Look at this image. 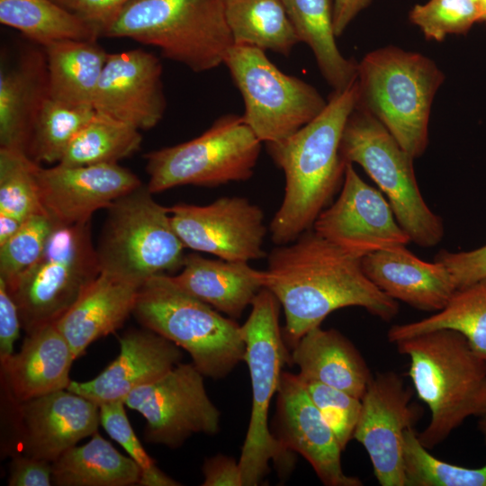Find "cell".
<instances>
[{
	"label": "cell",
	"instance_id": "obj_35",
	"mask_svg": "<svg viewBox=\"0 0 486 486\" xmlns=\"http://www.w3.org/2000/svg\"><path fill=\"white\" fill-rule=\"evenodd\" d=\"M94 112L93 106L75 105L49 95L35 118L26 154L38 164H58Z\"/></svg>",
	"mask_w": 486,
	"mask_h": 486
},
{
	"label": "cell",
	"instance_id": "obj_5",
	"mask_svg": "<svg viewBox=\"0 0 486 486\" xmlns=\"http://www.w3.org/2000/svg\"><path fill=\"white\" fill-rule=\"evenodd\" d=\"M104 36L154 46L194 72L224 64L234 45L225 0H131Z\"/></svg>",
	"mask_w": 486,
	"mask_h": 486
},
{
	"label": "cell",
	"instance_id": "obj_33",
	"mask_svg": "<svg viewBox=\"0 0 486 486\" xmlns=\"http://www.w3.org/2000/svg\"><path fill=\"white\" fill-rule=\"evenodd\" d=\"M0 22L43 47L61 40H96L100 36L76 14L52 0H0Z\"/></svg>",
	"mask_w": 486,
	"mask_h": 486
},
{
	"label": "cell",
	"instance_id": "obj_11",
	"mask_svg": "<svg viewBox=\"0 0 486 486\" xmlns=\"http://www.w3.org/2000/svg\"><path fill=\"white\" fill-rule=\"evenodd\" d=\"M261 143L242 116L223 115L191 140L147 153V186L157 194L181 185L215 187L248 180Z\"/></svg>",
	"mask_w": 486,
	"mask_h": 486
},
{
	"label": "cell",
	"instance_id": "obj_16",
	"mask_svg": "<svg viewBox=\"0 0 486 486\" xmlns=\"http://www.w3.org/2000/svg\"><path fill=\"white\" fill-rule=\"evenodd\" d=\"M412 394L397 374L388 372L373 376L361 399L354 438L366 450L382 486H406L402 442L416 418Z\"/></svg>",
	"mask_w": 486,
	"mask_h": 486
},
{
	"label": "cell",
	"instance_id": "obj_30",
	"mask_svg": "<svg viewBox=\"0 0 486 486\" xmlns=\"http://www.w3.org/2000/svg\"><path fill=\"white\" fill-rule=\"evenodd\" d=\"M140 468L97 431L90 441L73 446L52 463V482L58 486H130L139 484Z\"/></svg>",
	"mask_w": 486,
	"mask_h": 486
},
{
	"label": "cell",
	"instance_id": "obj_19",
	"mask_svg": "<svg viewBox=\"0 0 486 486\" xmlns=\"http://www.w3.org/2000/svg\"><path fill=\"white\" fill-rule=\"evenodd\" d=\"M161 76V62L150 52L137 49L109 53L93 107L140 130L152 129L166 107Z\"/></svg>",
	"mask_w": 486,
	"mask_h": 486
},
{
	"label": "cell",
	"instance_id": "obj_8",
	"mask_svg": "<svg viewBox=\"0 0 486 486\" xmlns=\"http://www.w3.org/2000/svg\"><path fill=\"white\" fill-rule=\"evenodd\" d=\"M143 184L116 199L106 210L95 247L101 272L139 285L182 268L184 246L168 208L157 202Z\"/></svg>",
	"mask_w": 486,
	"mask_h": 486
},
{
	"label": "cell",
	"instance_id": "obj_3",
	"mask_svg": "<svg viewBox=\"0 0 486 486\" xmlns=\"http://www.w3.org/2000/svg\"><path fill=\"white\" fill-rule=\"evenodd\" d=\"M410 359L408 374L430 420L418 434L434 448L472 416L486 413V363L461 333L438 329L395 342Z\"/></svg>",
	"mask_w": 486,
	"mask_h": 486
},
{
	"label": "cell",
	"instance_id": "obj_49",
	"mask_svg": "<svg viewBox=\"0 0 486 486\" xmlns=\"http://www.w3.org/2000/svg\"><path fill=\"white\" fill-rule=\"evenodd\" d=\"M479 8V22H486V0H476Z\"/></svg>",
	"mask_w": 486,
	"mask_h": 486
},
{
	"label": "cell",
	"instance_id": "obj_18",
	"mask_svg": "<svg viewBox=\"0 0 486 486\" xmlns=\"http://www.w3.org/2000/svg\"><path fill=\"white\" fill-rule=\"evenodd\" d=\"M37 182L44 212L61 225L90 220L94 212L107 209L142 184L134 173L118 163L39 166Z\"/></svg>",
	"mask_w": 486,
	"mask_h": 486
},
{
	"label": "cell",
	"instance_id": "obj_34",
	"mask_svg": "<svg viewBox=\"0 0 486 486\" xmlns=\"http://www.w3.org/2000/svg\"><path fill=\"white\" fill-rule=\"evenodd\" d=\"M141 142L140 130L95 111L70 142L58 164L86 166L118 163L137 152Z\"/></svg>",
	"mask_w": 486,
	"mask_h": 486
},
{
	"label": "cell",
	"instance_id": "obj_20",
	"mask_svg": "<svg viewBox=\"0 0 486 486\" xmlns=\"http://www.w3.org/2000/svg\"><path fill=\"white\" fill-rule=\"evenodd\" d=\"M278 436L285 448L302 454L327 486H361L343 472L335 435L310 398L299 374L283 372L277 391Z\"/></svg>",
	"mask_w": 486,
	"mask_h": 486
},
{
	"label": "cell",
	"instance_id": "obj_10",
	"mask_svg": "<svg viewBox=\"0 0 486 486\" xmlns=\"http://www.w3.org/2000/svg\"><path fill=\"white\" fill-rule=\"evenodd\" d=\"M100 273L91 220L56 223L40 258L7 285L26 334L55 323Z\"/></svg>",
	"mask_w": 486,
	"mask_h": 486
},
{
	"label": "cell",
	"instance_id": "obj_9",
	"mask_svg": "<svg viewBox=\"0 0 486 486\" xmlns=\"http://www.w3.org/2000/svg\"><path fill=\"white\" fill-rule=\"evenodd\" d=\"M340 153L346 164L361 166L378 185L410 242L430 248L442 240L443 220L421 195L414 158L374 116L356 106L343 130Z\"/></svg>",
	"mask_w": 486,
	"mask_h": 486
},
{
	"label": "cell",
	"instance_id": "obj_29",
	"mask_svg": "<svg viewBox=\"0 0 486 486\" xmlns=\"http://www.w3.org/2000/svg\"><path fill=\"white\" fill-rule=\"evenodd\" d=\"M299 41L313 52L322 76L340 92L357 77L358 62L345 58L336 43L330 0H281Z\"/></svg>",
	"mask_w": 486,
	"mask_h": 486
},
{
	"label": "cell",
	"instance_id": "obj_14",
	"mask_svg": "<svg viewBox=\"0 0 486 486\" xmlns=\"http://www.w3.org/2000/svg\"><path fill=\"white\" fill-rule=\"evenodd\" d=\"M172 226L184 248L232 262L266 256L267 229L259 206L244 197H220L207 205L168 208Z\"/></svg>",
	"mask_w": 486,
	"mask_h": 486
},
{
	"label": "cell",
	"instance_id": "obj_2",
	"mask_svg": "<svg viewBox=\"0 0 486 486\" xmlns=\"http://www.w3.org/2000/svg\"><path fill=\"white\" fill-rule=\"evenodd\" d=\"M357 99L356 80L346 89L333 92L324 110L295 133L266 143L285 179L282 203L269 225L274 244L291 243L311 230L342 185L346 163L340 142Z\"/></svg>",
	"mask_w": 486,
	"mask_h": 486
},
{
	"label": "cell",
	"instance_id": "obj_21",
	"mask_svg": "<svg viewBox=\"0 0 486 486\" xmlns=\"http://www.w3.org/2000/svg\"><path fill=\"white\" fill-rule=\"evenodd\" d=\"M118 356L96 377L71 381L68 390L98 406L123 401L134 390L148 384L180 363V347L163 336L144 328L119 338Z\"/></svg>",
	"mask_w": 486,
	"mask_h": 486
},
{
	"label": "cell",
	"instance_id": "obj_4",
	"mask_svg": "<svg viewBox=\"0 0 486 486\" xmlns=\"http://www.w3.org/2000/svg\"><path fill=\"white\" fill-rule=\"evenodd\" d=\"M444 80L429 58L395 46L379 48L358 62L356 107L374 116L415 159L428 147L432 103Z\"/></svg>",
	"mask_w": 486,
	"mask_h": 486
},
{
	"label": "cell",
	"instance_id": "obj_45",
	"mask_svg": "<svg viewBox=\"0 0 486 486\" xmlns=\"http://www.w3.org/2000/svg\"><path fill=\"white\" fill-rule=\"evenodd\" d=\"M22 327L18 307L7 284L0 278V363L14 354V345Z\"/></svg>",
	"mask_w": 486,
	"mask_h": 486
},
{
	"label": "cell",
	"instance_id": "obj_31",
	"mask_svg": "<svg viewBox=\"0 0 486 486\" xmlns=\"http://www.w3.org/2000/svg\"><path fill=\"white\" fill-rule=\"evenodd\" d=\"M452 329L465 337L474 353L486 363V278L456 289L446 305L422 320L393 325L388 340L397 342L420 334Z\"/></svg>",
	"mask_w": 486,
	"mask_h": 486
},
{
	"label": "cell",
	"instance_id": "obj_1",
	"mask_svg": "<svg viewBox=\"0 0 486 486\" xmlns=\"http://www.w3.org/2000/svg\"><path fill=\"white\" fill-rule=\"evenodd\" d=\"M361 259L312 229L271 251L264 271V288L284 309L283 334L291 347L342 308L361 307L383 320L397 315V301L366 276Z\"/></svg>",
	"mask_w": 486,
	"mask_h": 486
},
{
	"label": "cell",
	"instance_id": "obj_12",
	"mask_svg": "<svg viewBox=\"0 0 486 486\" xmlns=\"http://www.w3.org/2000/svg\"><path fill=\"white\" fill-rule=\"evenodd\" d=\"M224 65L243 98L242 117L261 142L286 139L327 105L315 87L282 72L258 48L234 44Z\"/></svg>",
	"mask_w": 486,
	"mask_h": 486
},
{
	"label": "cell",
	"instance_id": "obj_24",
	"mask_svg": "<svg viewBox=\"0 0 486 486\" xmlns=\"http://www.w3.org/2000/svg\"><path fill=\"white\" fill-rule=\"evenodd\" d=\"M140 285L101 272L56 322L77 359L94 341L121 328L132 314Z\"/></svg>",
	"mask_w": 486,
	"mask_h": 486
},
{
	"label": "cell",
	"instance_id": "obj_46",
	"mask_svg": "<svg viewBox=\"0 0 486 486\" xmlns=\"http://www.w3.org/2000/svg\"><path fill=\"white\" fill-rule=\"evenodd\" d=\"M202 486H244L238 461L221 454L205 460Z\"/></svg>",
	"mask_w": 486,
	"mask_h": 486
},
{
	"label": "cell",
	"instance_id": "obj_23",
	"mask_svg": "<svg viewBox=\"0 0 486 486\" xmlns=\"http://www.w3.org/2000/svg\"><path fill=\"white\" fill-rule=\"evenodd\" d=\"M26 335L20 351L1 364L9 398L21 402L68 389L76 357L55 323Z\"/></svg>",
	"mask_w": 486,
	"mask_h": 486
},
{
	"label": "cell",
	"instance_id": "obj_36",
	"mask_svg": "<svg viewBox=\"0 0 486 486\" xmlns=\"http://www.w3.org/2000/svg\"><path fill=\"white\" fill-rule=\"evenodd\" d=\"M402 459L406 486H486V464L466 468L436 458L413 428L404 433Z\"/></svg>",
	"mask_w": 486,
	"mask_h": 486
},
{
	"label": "cell",
	"instance_id": "obj_51",
	"mask_svg": "<svg viewBox=\"0 0 486 486\" xmlns=\"http://www.w3.org/2000/svg\"><path fill=\"white\" fill-rule=\"evenodd\" d=\"M56 4L61 5L62 7L70 10L73 4L74 0H52Z\"/></svg>",
	"mask_w": 486,
	"mask_h": 486
},
{
	"label": "cell",
	"instance_id": "obj_37",
	"mask_svg": "<svg viewBox=\"0 0 486 486\" xmlns=\"http://www.w3.org/2000/svg\"><path fill=\"white\" fill-rule=\"evenodd\" d=\"M39 166L22 150L0 148V212L22 220L45 212L37 182Z\"/></svg>",
	"mask_w": 486,
	"mask_h": 486
},
{
	"label": "cell",
	"instance_id": "obj_26",
	"mask_svg": "<svg viewBox=\"0 0 486 486\" xmlns=\"http://www.w3.org/2000/svg\"><path fill=\"white\" fill-rule=\"evenodd\" d=\"M290 360L306 382H320L362 399L373 377L356 346L338 330L320 326L292 347Z\"/></svg>",
	"mask_w": 486,
	"mask_h": 486
},
{
	"label": "cell",
	"instance_id": "obj_39",
	"mask_svg": "<svg viewBox=\"0 0 486 486\" xmlns=\"http://www.w3.org/2000/svg\"><path fill=\"white\" fill-rule=\"evenodd\" d=\"M428 40L442 41L447 35L466 33L479 22L476 0H429L416 4L409 15Z\"/></svg>",
	"mask_w": 486,
	"mask_h": 486
},
{
	"label": "cell",
	"instance_id": "obj_22",
	"mask_svg": "<svg viewBox=\"0 0 486 486\" xmlns=\"http://www.w3.org/2000/svg\"><path fill=\"white\" fill-rule=\"evenodd\" d=\"M361 262L366 276L381 291L420 310H442L456 290L445 266L421 260L406 245L368 254Z\"/></svg>",
	"mask_w": 486,
	"mask_h": 486
},
{
	"label": "cell",
	"instance_id": "obj_48",
	"mask_svg": "<svg viewBox=\"0 0 486 486\" xmlns=\"http://www.w3.org/2000/svg\"><path fill=\"white\" fill-rule=\"evenodd\" d=\"M23 221L16 217L0 212V246L19 230Z\"/></svg>",
	"mask_w": 486,
	"mask_h": 486
},
{
	"label": "cell",
	"instance_id": "obj_47",
	"mask_svg": "<svg viewBox=\"0 0 486 486\" xmlns=\"http://www.w3.org/2000/svg\"><path fill=\"white\" fill-rule=\"evenodd\" d=\"M371 0H333V23L335 33L340 36L356 16Z\"/></svg>",
	"mask_w": 486,
	"mask_h": 486
},
{
	"label": "cell",
	"instance_id": "obj_17",
	"mask_svg": "<svg viewBox=\"0 0 486 486\" xmlns=\"http://www.w3.org/2000/svg\"><path fill=\"white\" fill-rule=\"evenodd\" d=\"M22 454L53 463L100 424L99 406L68 389L24 401L9 398Z\"/></svg>",
	"mask_w": 486,
	"mask_h": 486
},
{
	"label": "cell",
	"instance_id": "obj_13",
	"mask_svg": "<svg viewBox=\"0 0 486 486\" xmlns=\"http://www.w3.org/2000/svg\"><path fill=\"white\" fill-rule=\"evenodd\" d=\"M203 377L193 363H179L129 394L124 404L144 417L146 441L177 448L194 434L219 431L220 412L208 396Z\"/></svg>",
	"mask_w": 486,
	"mask_h": 486
},
{
	"label": "cell",
	"instance_id": "obj_27",
	"mask_svg": "<svg viewBox=\"0 0 486 486\" xmlns=\"http://www.w3.org/2000/svg\"><path fill=\"white\" fill-rule=\"evenodd\" d=\"M45 54L25 53L13 67L0 69V145L26 153L39 110L49 96Z\"/></svg>",
	"mask_w": 486,
	"mask_h": 486
},
{
	"label": "cell",
	"instance_id": "obj_42",
	"mask_svg": "<svg viewBox=\"0 0 486 486\" xmlns=\"http://www.w3.org/2000/svg\"><path fill=\"white\" fill-rule=\"evenodd\" d=\"M434 260L446 267L456 289L486 278V245L469 251L441 250Z\"/></svg>",
	"mask_w": 486,
	"mask_h": 486
},
{
	"label": "cell",
	"instance_id": "obj_41",
	"mask_svg": "<svg viewBox=\"0 0 486 486\" xmlns=\"http://www.w3.org/2000/svg\"><path fill=\"white\" fill-rule=\"evenodd\" d=\"M303 382L310 398L344 450L354 437L362 407L361 399L320 382Z\"/></svg>",
	"mask_w": 486,
	"mask_h": 486
},
{
	"label": "cell",
	"instance_id": "obj_32",
	"mask_svg": "<svg viewBox=\"0 0 486 486\" xmlns=\"http://www.w3.org/2000/svg\"><path fill=\"white\" fill-rule=\"evenodd\" d=\"M234 44L288 56L300 42L281 0H225Z\"/></svg>",
	"mask_w": 486,
	"mask_h": 486
},
{
	"label": "cell",
	"instance_id": "obj_25",
	"mask_svg": "<svg viewBox=\"0 0 486 486\" xmlns=\"http://www.w3.org/2000/svg\"><path fill=\"white\" fill-rule=\"evenodd\" d=\"M170 276L180 289L233 320L264 288V271L248 262L210 259L194 253L185 256L181 273Z\"/></svg>",
	"mask_w": 486,
	"mask_h": 486
},
{
	"label": "cell",
	"instance_id": "obj_28",
	"mask_svg": "<svg viewBox=\"0 0 486 486\" xmlns=\"http://www.w3.org/2000/svg\"><path fill=\"white\" fill-rule=\"evenodd\" d=\"M51 98L93 106L108 54L96 40H61L43 47Z\"/></svg>",
	"mask_w": 486,
	"mask_h": 486
},
{
	"label": "cell",
	"instance_id": "obj_44",
	"mask_svg": "<svg viewBox=\"0 0 486 486\" xmlns=\"http://www.w3.org/2000/svg\"><path fill=\"white\" fill-rule=\"evenodd\" d=\"M131 0H74L70 11L90 24L100 36Z\"/></svg>",
	"mask_w": 486,
	"mask_h": 486
},
{
	"label": "cell",
	"instance_id": "obj_6",
	"mask_svg": "<svg viewBox=\"0 0 486 486\" xmlns=\"http://www.w3.org/2000/svg\"><path fill=\"white\" fill-rule=\"evenodd\" d=\"M132 314L144 328L184 349L204 377L223 378L244 361L241 326L180 289L168 274L140 286Z\"/></svg>",
	"mask_w": 486,
	"mask_h": 486
},
{
	"label": "cell",
	"instance_id": "obj_15",
	"mask_svg": "<svg viewBox=\"0 0 486 486\" xmlns=\"http://www.w3.org/2000/svg\"><path fill=\"white\" fill-rule=\"evenodd\" d=\"M312 230L360 258L410 242L383 194L365 183L350 163L338 199L320 213Z\"/></svg>",
	"mask_w": 486,
	"mask_h": 486
},
{
	"label": "cell",
	"instance_id": "obj_50",
	"mask_svg": "<svg viewBox=\"0 0 486 486\" xmlns=\"http://www.w3.org/2000/svg\"><path fill=\"white\" fill-rule=\"evenodd\" d=\"M480 419H479V422H478V427H479V429L481 431V433L482 434L483 437H484V441L486 443V413L483 414L482 416L479 417Z\"/></svg>",
	"mask_w": 486,
	"mask_h": 486
},
{
	"label": "cell",
	"instance_id": "obj_40",
	"mask_svg": "<svg viewBox=\"0 0 486 486\" xmlns=\"http://www.w3.org/2000/svg\"><path fill=\"white\" fill-rule=\"evenodd\" d=\"M123 401L99 406L100 424L107 434L121 445L140 468L141 486H176V481L164 473L143 448L128 419Z\"/></svg>",
	"mask_w": 486,
	"mask_h": 486
},
{
	"label": "cell",
	"instance_id": "obj_38",
	"mask_svg": "<svg viewBox=\"0 0 486 486\" xmlns=\"http://www.w3.org/2000/svg\"><path fill=\"white\" fill-rule=\"evenodd\" d=\"M55 226L45 212L32 215L0 246V278L8 286L40 258Z\"/></svg>",
	"mask_w": 486,
	"mask_h": 486
},
{
	"label": "cell",
	"instance_id": "obj_43",
	"mask_svg": "<svg viewBox=\"0 0 486 486\" xmlns=\"http://www.w3.org/2000/svg\"><path fill=\"white\" fill-rule=\"evenodd\" d=\"M52 463L22 454L13 455L9 465V486H50Z\"/></svg>",
	"mask_w": 486,
	"mask_h": 486
},
{
	"label": "cell",
	"instance_id": "obj_7",
	"mask_svg": "<svg viewBox=\"0 0 486 486\" xmlns=\"http://www.w3.org/2000/svg\"><path fill=\"white\" fill-rule=\"evenodd\" d=\"M280 307L276 297L263 288L241 326L246 345L244 361L252 388L250 418L238 460L244 486L258 485L268 474L271 461L281 471L292 466L291 451L268 427L271 400L277 393L283 367L290 360L279 325Z\"/></svg>",
	"mask_w": 486,
	"mask_h": 486
}]
</instances>
